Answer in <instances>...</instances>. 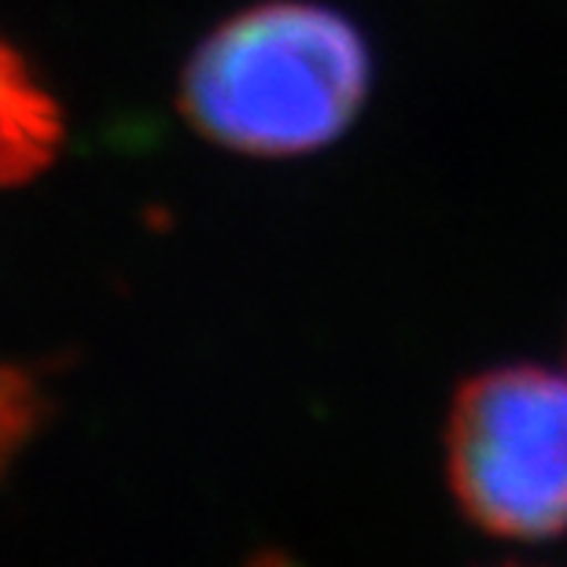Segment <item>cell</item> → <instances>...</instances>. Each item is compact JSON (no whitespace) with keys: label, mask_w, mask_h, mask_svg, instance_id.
<instances>
[{"label":"cell","mask_w":567,"mask_h":567,"mask_svg":"<svg viewBox=\"0 0 567 567\" xmlns=\"http://www.w3.org/2000/svg\"><path fill=\"white\" fill-rule=\"evenodd\" d=\"M60 141L63 118L55 100L27 60L0 41V188L38 177L60 152Z\"/></svg>","instance_id":"3957f363"},{"label":"cell","mask_w":567,"mask_h":567,"mask_svg":"<svg viewBox=\"0 0 567 567\" xmlns=\"http://www.w3.org/2000/svg\"><path fill=\"white\" fill-rule=\"evenodd\" d=\"M49 421V388L19 361L0 358V480Z\"/></svg>","instance_id":"277c9868"},{"label":"cell","mask_w":567,"mask_h":567,"mask_svg":"<svg viewBox=\"0 0 567 567\" xmlns=\"http://www.w3.org/2000/svg\"><path fill=\"white\" fill-rule=\"evenodd\" d=\"M450 494L502 542L567 535V377L497 365L468 377L446 421Z\"/></svg>","instance_id":"7a4b0ae2"},{"label":"cell","mask_w":567,"mask_h":567,"mask_svg":"<svg viewBox=\"0 0 567 567\" xmlns=\"http://www.w3.org/2000/svg\"><path fill=\"white\" fill-rule=\"evenodd\" d=\"M369 85V41L343 11L274 0L225 19L192 52L181 111L229 152L288 158L343 137Z\"/></svg>","instance_id":"6da1fadb"}]
</instances>
